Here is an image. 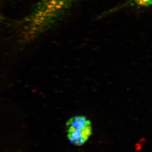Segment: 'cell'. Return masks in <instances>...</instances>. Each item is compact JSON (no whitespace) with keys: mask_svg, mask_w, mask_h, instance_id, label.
Here are the masks:
<instances>
[{"mask_svg":"<svg viewBox=\"0 0 152 152\" xmlns=\"http://www.w3.org/2000/svg\"><path fill=\"white\" fill-rule=\"evenodd\" d=\"M67 137L70 143L80 146L86 143L92 133L90 121L84 116H75L66 122Z\"/></svg>","mask_w":152,"mask_h":152,"instance_id":"6da1fadb","label":"cell"},{"mask_svg":"<svg viewBox=\"0 0 152 152\" xmlns=\"http://www.w3.org/2000/svg\"><path fill=\"white\" fill-rule=\"evenodd\" d=\"M132 4L139 7H147L152 5V0H132Z\"/></svg>","mask_w":152,"mask_h":152,"instance_id":"7a4b0ae2","label":"cell"}]
</instances>
